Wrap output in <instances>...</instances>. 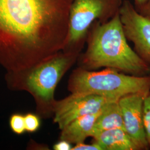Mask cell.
<instances>
[{
  "label": "cell",
  "mask_w": 150,
  "mask_h": 150,
  "mask_svg": "<svg viewBox=\"0 0 150 150\" xmlns=\"http://www.w3.org/2000/svg\"><path fill=\"white\" fill-rule=\"evenodd\" d=\"M73 0H0V66L23 70L64 50Z\"/></svg>",
  "instance_id": "6da1fadb"
},
{
  "label": "cell",
  "mask_w": 150,
  "mask_h": 150,
  "mask_svg": "<svg viewBox=\"0 0 150 150\" xmlns=\"http://www.w3.org/2000/svg\"><path fill=\"white\" fill-rule=\"evenodd\" d=\"M119 12L104 22H95L88 33L80 67L86 70L110 68L137 76L150 75V64L128 43Z\"/></svg>",
  "instance_id": "7a4b0ae2"
},
{
  "label": "cell",
  "mask_w": 150,
  "mask_h": 150,
  "mask_svg": "<svg viewBox=\"0 0 150 150\" xmlns=\"http://www.w3.org/2000/svg\"><path fill=\"white\" fill-rule=\"evenodd\" d=\"M79 56L78 52L61 51L30 67L7 71L6 85L12 91L29 93L35 103L36 113L41 118L53 117L56 88Z\"/></svg>",
  "instance_id": "3957f363"
},
{
  "label": "cell",
  "mask_w": 150,
  "mask_h": 150,
  "mask_svg": "<svg viewBox=\"0 0 150 150\" xmlns=\"http://www.w3.org/2000/svg\"><path fill=\"white\" fill-rule=\"evenodd\" d=\"M71 93L91 94L115 100L132 93L146 96L150 91V76H137L105 68L99 71L79 67L68 81Z\"/></svg>",
  "instance_id": "277c9868"
},
{
  "label": "cell",
  "mask_w": 150,
  "mask_h": 150,
  "mask_svg": "<svg viewBox=\"0 0 150 150\" xmlns=\"http://www.w3.org/2000/svg\"><path fill=\"white\" fill-rule=\"evenodd\" d=\"M122 0H73L64 51L80 52L91 26L107 21L119 12Z\"/></svg>",
  "instance_id": "5b68a950"
},
{
  "label": "cell",
  "mask_w": 150,
  "mask_h": 150,
  "mask_svg": "<svg viewBox=\"0 0 150 150\" xmlns=\"http://www.w3.org/2000/svg\"><path fill=\"white\" fill-rule=\"evenodd\" d=\"M117 100L95 95L71 93L54 102V123L61 130L76 119L100 112L109 103Z\"/></svg>",
  "instance_id": "8992f818"
},
{
  "label": "cell",
  "mask_w": 150,
  "mask_h": 150,
  "mask_svg": "<svg viewBox=\"0 0 150 150\" xmlns=\"http://www.w3.org/2000/svg\"><path fill=\"white\" fill-rule=\"evenodd\" d=\"M123 31L134 51L150 64V19L139 13L129 0L123 1L119 10Z\"/></svg>",
  "instance_id": "52a82bcc"
},
{
  "label": "cell",
  "mask_w": 150,
  "mask_h": 150,
  "mask_svg": "<svg viewBox=\"0 0 150 150\" xmlns=\"http://www.w3.org/2000/svg\"><path fill=\"white\" fill-rule=\"evenodd\" d=\"M146 96L132 93L121 97L118 103L123 118L124 129L137 141L143 150L149 148L143 121V103Z\"/></svg>",
  "instance_id": "ba28073f"
},
{
  "label": "cell",
  "mask_w": 150,
  "mask_h": 150,
  "mask_svg": "<svg viewBox=\"0 0 150 150\" xmlns=\"http://www.w3.org/2000/svg\"><path fill=\"white\" fill-rule=\"evenodd\" d=\"M103 150H143L139 143L123 129H114L98 132L92 137Z\"/></svg>",
  "instance_id": "9c48e42d"
},
{
  "label": "cell",
  "mask_w": 150,
  "mask_h": 150,
  "mask_svg": "<svg viewBox=\"0 0 150 150\" xmlns=\"http://www.w3.org/2000/svg\"><path fill=\"white\" fill-rule=\"evenodd\" d=\"M101 111L82 116L69 123L61 129L59 139L74 145L84 143L88 137H92L97 118Z\"/></svg>",
  "instance_id": "30bf717a"
},
{
  "label": "cell",
  "mask_w": 150,
  "mask_h": 150,
  "mask_svg": "<svg viewBox=\"0 0 150 150\" xmlns=\"http://www.w3.org/2000/svg\"><path fill=\"white\" fill-rule=\"evenodd\" d=\"M118 100L109 103L102 110L97 118L92 137L93 134L103 131L124 129L123 118Z\"/></svg>",
  "instance_id": "8fae6325"
},
{
  "label": "cell",
  "mask_w": 150,
  "mask_h": 150,
  "mask_svg": "<svg viewBox=\"0 0 150 150\" xmlns=\"http://www.w3.org/2000/svg\"><path fill=\"white\" fill-rule=\"evenodd\" d=\"M9 126L12 132L17 135H22L26 132L25 115L21 113H12L9 118Z\"/></svg>",
  "instance_id": "7c38bea8"
},
{
  "label": "cell",
  "mask_w": 150,
  "mask_h": 150,
  "mask_svg": "<svg viewBox=\"0 0 150 150\" xmlns=\"http://www.w3.org/2000/svg\"><path fill=\"white\" fill-rule=\"evenodd\" d=\"M26 132L35 133L41 126V117L36 113L27 112L25 114Z\"/></svg>",
  "instance_id": "4fadbf2b"
},
{
  "label": "cell",
  "mask_w": 150,
  "mask_h": 150,
  "mask_svg": "<svg viewBox=\"0 0 150 150\" xmlns=\"http://www.w3.org/2000/svg\"><path fill=\"white\" fill-rule=\"evenodd\" d=\"M143 121L146 139L150 147V91L144 100Z\"/></svg>",
  "instance_id": "5bb4252c"
},
{
  "label": "cell",
  "mask_w": 150,
  "mask_h": 150,
  "mask_svg": "<svg viewBox=\"0 0 150 150\" xmlns=\"http://www.w3.org/2000/svg\"><path fill=\"white\" fill-rule=\"evenodd\" d=\"M71 150H103L102 147L97 144L96 142H93L92 144H86L84 143H81L79 144L75 145L72 146Z\"/></svg>",
  "instance_id": "9a60e30c"
},
{
  "label": "cell",
  "mask_w": 150,
  "mask_h": 150,
  "mask_svg": "<svg viewBox=\"0 0 150 150\" xmlns=\"http://www.w3.org/2000/svg\"><path fill=\"white\" fill-rule=\"evenodd\" d=\"M72 148V144L64 139H60L53 146V149L54 150H71Z\"/></svg>",
  "instance_id": "2e32d148"
},
{
  "label": "cell",
  "mask_w": 150,
  "mask_h": 150,
  "mask_svg": "<svg viewBox=\"0 0 150 150\" xmlns=\"http://www.w3.org/2000/svg\"><path fill=\"white\" fill-rule=\"evenodd\" d=\"M136 10L142 15L150 19V0H147L144 5Z\"/></svg>",
  "instance_id": "e0dca14e"
},
{
  "label": "cell",
  "mask_w": 150,
  "mask_h": 150,
  "mask_svg": "<svg viewBox=\"0 0 150 150\" xmlns=\"http://www.w3.org/2000/svg\"><path fill=\"white\" fill-rule=\"evenodd\" d=\"M134 2L135 8L137 9L139 8L140 7H141L142 6L144 5L147 0H134Z\"/></svg>",
  "instance_id": "ac0fdd59"
}]
</instances>
